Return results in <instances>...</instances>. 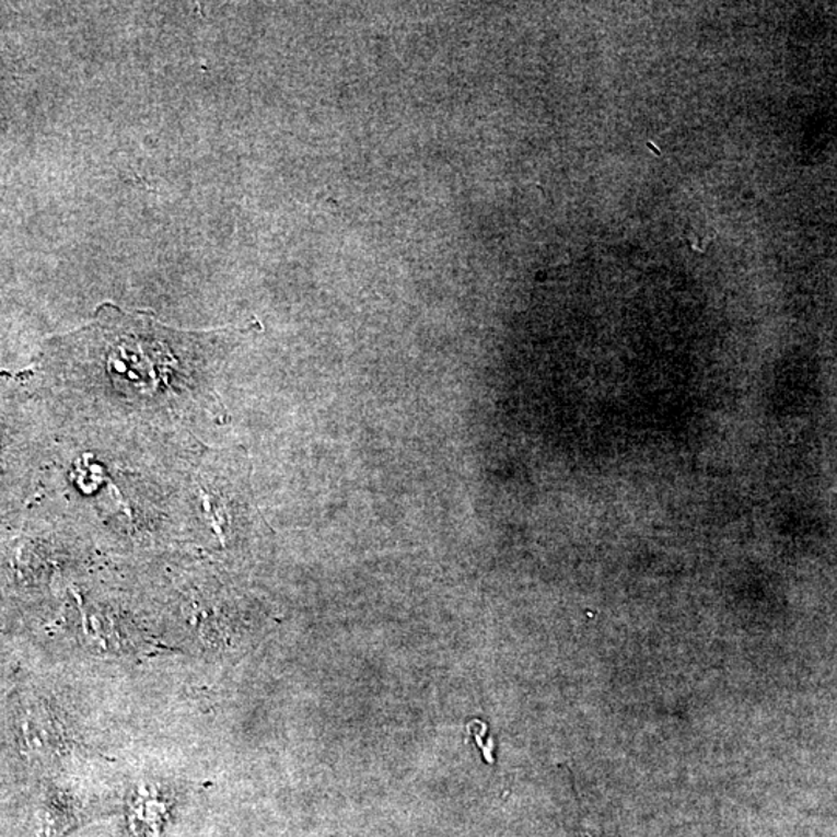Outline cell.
<instances>
[{"instance_id": "1", "label": "cell", "mask_w": 837, "mask_h": 837, "mask_svg": "<svg viewBox=\"0 0 837 837\" xmlns=\"http://www.w3.org/2000/svg\"><path fill=\"white\" fill-rule=\"evenodd\" d=\"M170 800L163 798L158 790L140 788L130 810L132 828L141 836L158 837L170 811Z\"/></svg>"}]
</instances>
